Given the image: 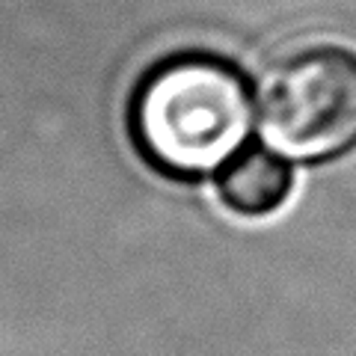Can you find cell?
Instances as JSON below:
<instances>
[{
	"label": "cell",
	"instance_id": "obj_1",
	"mask_svg": "<svg viewBox=\"0 0 356 356\" xmlns=\"http://www.w3.org/2000/svg\"><path fill=\"white\" fill-rule=\"evenodd\" d=\"M252 95L229 63L175 57L146 74L134 95L131 125L143 154L172 175L226 166L250 137Z\"/></svg>",
	"mask_w": 356,
	"mask_h": 356
},
{
	"label": "cell",
	"instance_id": "obj_2",
	"mask_svg": "<svg viewBox=\"0 0 356 356\" xmlns=\"http://www.w3.org/2000/svg\"><path fill=\"white\" fill-rule=\"evenodd\" d=\"M259 131L282 158L324 161L356 146V54L312 44L285 54L259 83Z\"/></svg>",
	"mask_w": 356,
	"mask_h": 356
},
{
	"label": "cell",
	"instance_id": "obj_3",
	"mask_svg": "<svg viewBox=\"0 0 356 356\" xmlns=\"http://www.w3.org/2000/svg\"><path fill=\"white\" fill-rule=\"evenodd\" d=\"M291 187V170L273 149H250L235 154L220 175V196L243 217H261L276 211Z\"/></svg>",
	"mask_w": 356,
	"mask_h": 356
}]
</instances>
